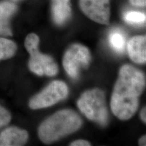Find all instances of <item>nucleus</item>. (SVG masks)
I'll list each match as a JSON object with an SVG mask.
<instances>
[{
    "label": "nucleus",
    "instance_id": "1",
    "mask_svg": "<svg viewBox=\"0 0 146 146\" xmlns=\"http://www.w3.org/2000/svg\"><path fill=\"white\" fill-rule=\"evenodd\" d=\"M145 85L143 72L131 65L123 66L120 70L111 99L113 114L123 120L132 117L138 108L139 98Z\"/></svg>",
    "mask_w": 146,
    "mask_h": 146
},
{
    "label": "nucleus",
    "instance_id": "2",
    "mask_svg": "<svg viewBox=\"0 0 146 146\" xmlns=\"http://www.w3.org/2000/svg\"><path fill=\"white\" fill-rule=\"evenodd\" d=\"M82 125L81 117L71 110L55 113L40 125L39 137L45 143H51L75 132Z\"/></svg>",
    "mask_w": 146,
    "mask_h": 146
},
{
    "label": "nucleus",
    "instance_id": "3",
    "mask_svg": "<svg viewBox=\"0 0 146 146\" xmlns=\"http://www.w3.org/2000/svg\"><path fill=\"white\" fill-rule=\"evenodd\" d=\"M78 108L89 120L102 126L108 122L104 93L99 89L85 91L77 102Z\"/></svg>",
    "mask_w": 146,
    "mask_h": 146
},
{
    "label": "nucleus",
    "instance_id": "4",
    "mask_svg": "<svg viewBox=\"0 0 146 146\" xmlns=\"http://www.w3.org/2000/svg\"><path fill=\"white\" fill-rule=\"evenodd\" d=\"M39 38L34 33L29 34L25 39V45L30 54L29 67L31 71L37 75L55 76L58 68L54 60L50 56L42 54L38 50Z\"/></svg>",
    "mask_w": 146,
    "mask_h": 146
},
{
    "label": "nucleus",
    "instance_id": "5",
    "mask_svg": "<svg viewBox=\"0 0 146 146\" xmlns=\"http://www.w3.org/2000/svg\"><path fill=\"white\" fill-rule=\"evenodd\" d=\"M68 89L65 83L60 81H54L42 92L31 100L29 106L33 110L50 107L66 98Z\"/></svg>",
    "mask_w": 146,
    "mask_h": 146
},
{
    "label": "nucleus",
    "instance_id": "6",
    "mask_svg": "<svg viewBox=\"0 0 146 146\" xmlns=\"http://www.w3.org/2000/svg\"><path fill=\"white\" fill-rule=\"evenodd\" d=\"M90 60V52L87 47L79 44L73 45L64 56V68L70 77L76 78L80 68L88 66Z\"/></svg>",
    "mask_w": 146,
    "mask_h": 146
},
{
    "label": "nucleus",
    "instance_id": "7",
    "mask_svg": "<svg viewBox=\"0 0 146 146\" xmlns=\"http://www.w3.org/2000/svg\"><path fill=\"white\" fill-rule=\"evenodd\" d=\"M80 6L91 20L102 25H109L110 0H80Z\"/></svg>",
    "mask_w": 146,
    "mask_h": 146
},
{
    "label": "nucleus",
    "instance_id": "8",
    "mask_svg": "<svg viewBox=\"0 0 146 146\" xmlns=\"http://www.w3.org/2000/svg\"><path fill=\"white\" fill-rule=\"evenodd\" d=\"M29 134L27 131L15 127L7 128L0 134V146H21L27 143Z\"/></svg>",
    "mask_w": 146,
    "mask_h": 146
},
{
    "label": "nucleus",
    "instance_id": "9",
    "mask_svg": "<svg viewBox=\"0 0 146 146\" xmlns=\"http://www.w3.org/2000/svg\"><path fill=\"white\" fill-rule=\"evenodd\" d=\"M129 57L133 62L139 64L146 61V38L145 36H136L129 40L127 44Z\"/></svg>",
    "mask_w": 146,
    "mask_h": 146
},
{
    "label": "nucleus",
    "instance_id": "10",
    "mask_svg": "<svg viewBox=\"0 0 146 146\" xmlns=\"http://www.w3.org/2000/svg\"><path fill=\"white\" fill-rule=\"evenodd\" d=\"M17 7L13 3L9 1L0 3V35H12L9 19L15 13Z\"/></svg>",
    "mask_w": 146,
    "mask_h": 146
},
{
    "label": "nucleus",
    "instance_id": "11",
    "mask_svg": "<svg viewBox=\"0 0 146 146\" xmlns=\"http://www.w3.org/2000/svg\"><path fill=\"white\" fill-rule=\"evenodd\" d=\"M52 12L54 21L58 25H62L71 14L70 0H52Z\"/></svg>",
    "mask_w": 146,
    "mask_h": 146
},
{
    "label": "nucleus",
    "instance_id": "12",
    "mask_svg": "<svg viewBox=\"0 0 146 146\" xmlns=\"http://www.w3.org/2000/svg\"><path fill=\"white\" fill-rule=\"evenodd\" d=\"M109 42L116 52H123L125 47V36L121 31L119 29L113 30L109 35Z\"/></svg>",
    "mask_w": 146,
    "mask_h": 146
},
{
    "label": "nucleus",
    "instance_id": "13",
    "mask_svg": "<svg viewBox=\"0 0 146 146\" xmlns=\"http://www.w3.org/2000/svg\"><path fill=\"white\" fill-rule=\"evenodd\" d=\"M17 46L14 41L5 38H0V60L12 58L15 54Z\"/></svg>",
    "mask_w": 146,
    "mask_h": 146
},
{
    "label": "nucleus",
    "instance_id": "14",
    "mask_svg": "<svg viewBox=\"0 0 146 146\" xmlns=\"http://www.w3.org/2000/svg\"><path fill=\"white\" fill-rule=\"evenodd\" d=\"M124 19L129 24L141 25L145 21V14L136 11H129L124 14Z\"/></svg>",
    "mask_w": 146,
    "mask_h": 146
},
{
    "label": "nucleus",
    "instance_id": "15",
    "mask_svg": "<svg viewBox=\"0 0 146 146\" xmlns=\"http://www.w3.org/2000/svg\"><path fill=\"white\" fill-rule=\"evenodd\" d=\"M11 115L10 112L4 108L0 106V128L4 127L10 123Z\"/></svg>",
    "mask_w": 146,
    "mask_h": 146
},
{
    "label": "nucleus",
    "instance_id": "16",
    "mask_svg": "<svg viewBox=\"0 0 146 146\" xmlns=\"http://www.w3.org/2000/svg\"><path fill=\"white\" fill-rule=\"evenodd\" d=\"M72 146H90L91 143L89 141H86V140L83 139H79L76 140L75 141H73L72 143L70 144Z\"/></svg>",
    "mask_w": 146,
    "mask_h": 146
},
{
    "label": "nucleus",
    "instance_id": "17",
    "mask_svg": "<svg viewBox=\"0 0 146 146\" xmlns=\"http://www.w3.org/2000/svg\"><path fill=\"white\" fill-rule=\"evenodd\" d=\"M131 3L135 6H145V0H130Z\"/></svg>",
    "mask_w": 146,
    "mask_h": 146
},
{
    "label": "nucleus",
    "instance_id": "18",
    "mask_svg": "<svg viewBox=\"0 0 146 146\" xmlns=\"http://www.w3.org/2000/svg\"><path fill=\"white\" fill-rule=\"evenodd\" d=\"M141 120H143V123H145V122H146V110H145V107L143 108V109L141 110Z\"/></svg>",
    "mask_w": 146,
    "mask_h": 146
},
{
    "label": "nucleus",
    "instance_id": "19",
    "mask_svg": "<svg viewBox=\"0 0 146 146\" xmlns=\"http://www.w3.org/2000/svg\"><path fill=\"white\" fill-rule=\"evenodd\" d=\"M145 143H146V138H145V136L144 135L139 139V144L141 145H146Z\"/></svg>",
    "mask_w": 146,
    "mask_h": 146
},
{
    "label": "nucleus",
    "instance_id": "20",
    "mask_svg": "<svg viewBox=\"0 0 146 146\" xmlns=\"http://www.w3.org/2000/svg\"><path fill=\"white\" fill-rule=\"evenodd\" d=\"M12 1H20V0H12Z\"/></svg>",
    "mask_w": 146,
    "mask_h": 146
}]
</instances>
